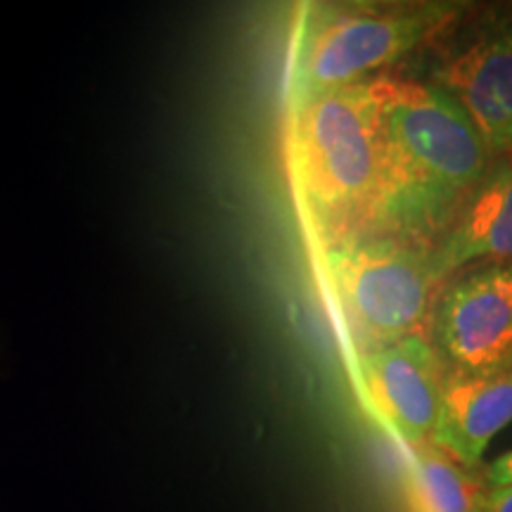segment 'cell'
Wrapping results in <instances>:
<instances>
[{
  "label": "cell",
  "mask_w": 512,
  "mask_h": 512,
  "mask_svg": "<svg viewBox=\"0 0 512 512\" xmlns=\"http://www.w3.org/2000/svg\"><path fill=\"white\" fill-rule=\"evenodd\" d=\"M380 136V181L370 235L434 247L491 162L482 136L451 95L427 81L370 79Z\"/></svg>",
  "instance_id": "1"
},
{
  "label": "cell",
  "mask_w": 512,
  "mask_h": 512,
  "mask_svg": "<svg viewBox=\"0 0 512 512\" xmlns=\"http://www.w3.org/2000/svg\"><path fill=\"white\" fill-rule=\"evenodd\" d=\"M287 164L306 233L318 249L366 233L380 181L370 81L287 112Z\"/></svg>",
  "instance_id": "2"
},
{
  "label": "cell",
  "mask_w": 512,
  "mask_h": 512,
  "mask_svg": "<svg viewBox=\"0 0 512 512\" xmlns=\"http://www.w3.org/2000/svg\"><path fill=\"white\" fill-rule=\"evenodd\" d=\"M465 5L441 0H342L299 8L287 64V112L375 79L427 46Z\"/></svg>",
  "instance_id": "3"
},
{
  "label": "cell",
  "mask_w": 512,
  "mask_h": 512,
  "mask_svg": "<svg viewBox=\"0 0 512 512\" xmlns=\"http://www.w3.org/2000/svg\"><path fill=\"white\" fill-rule=\"evenodd\" d=\"M325 290L356 356L420 335L437 278L430 247L389 235H354L318 249Z\"/></svg>",
  "instance_id": "4"
},
{
  "label": "cell",
  "mask_w": 512,
  "mask_h": 512,
  "mask_svg": "<svg viewBox=\"0 0 512 512\" xmlns=\"http://www.w3.org/2000/svg\"><path fill=\"white\" fill-rule=\"evenodd\" d=\"M432 43L427 83L463 107L491 157L512 150V5L463 12Z\"/></svg>",
  "instance_id": "5"
},
{
  "label": "cell",
  "mask_w": 512,
  "mask_h": 512,
  "mask_svg": "<svg viewBox=\"0 0 512 512\" xmlns=\"http://www.w3.org/2000/svg\"><path fill=\"white\" fill-rule=\"evenodd\" d=\"M446 370H491L512 361V261H484L448 278L427 320Z\"/></svg>",
  "instance_id": "6"
},
{
  "label": "cell",
  "mask_w": 512,
  "mask_h": 512,
  "mask_svg": "<svg viewBox=\"0 0 512 512\" xmlns=\"http://www.w3.org/2000/svg\"><path fill=\"white\" fill-rule=\"evenodd\" d=\"M356 382L368 411L408 451L432 446L444 366L430 339L415 335L356 356Z\"/></svg>",
  "instance_id": "7"
},
{
  "label": "cell",
  "mask_w": 512,
  "mask_h": 512,
  "mask_svg": "<svg viewBox=\"0 0 512 512\" xmlns=\"http://www.w3.org/2000/svg\"><path fill=\"white\" fill-rule=\"evenodd\" d=\"M512 422V361L491 370H446L432 446L477 470L484 451Z\"/></svg>",
  "instance_id": "8"
},
{
  "label": "cell",
  "mask_w": 512,
  "mask_h": 512,
  "mask_svg": "<svg viewBox=\"0 0 512 512\" xmlns=\"http://www.w3.org/2000/svg\"><path fill=\"white\" fill-rule=\"evenodd\" d=\"M430 259L437 283L477 261H512V150L491 157Z\"/></svg>",
  "instance_id": "9"
},
{
  "label": "cell",
  "mask_w": 512,
  "mask_h": 512,
  "mask_svg": "<svg viewBox=\"0 0 512 512\" xmlns=\"http://www.w3.org/2000/svg\"><path fill=\"white\" fill-rule=\"evenodd\" d=\"M489 489L484 472L475 475L439 448L408 451L403 491L411 512H484Z\"/></svg>",
  "instance_id": "10"
},
{
  "label": "cell",
  "mask_w": 512,
  "mask_h": 512,
  "mask_svg": "<svg viewBox=\"0 0 512 512\" xmlns=\"http://www.w3.org/2000/svg\"><path fill=\"white\" fill-rule=\"evenodd\" d=\"M484 479L489 486H512V451L498 456L484 467Z\"/></svg>",
  "instance_id": "11"
},
{
  "label": "cell",
  "mask_w": 512,
  "mask_h": 512,
  "mask_svg": "<svg viewBox=\"0 0 512 512\" xmlns=\"http://www.w3.org/2000/svg\"><path fill=\"white\" fill-rule=\"evenodd\" d=\"M484 512H512V486H491Z\"/></svg>",
  "instance_id": "12"
}]
</instances>
